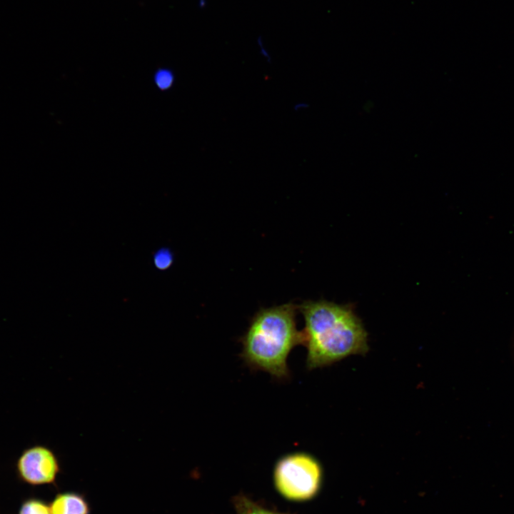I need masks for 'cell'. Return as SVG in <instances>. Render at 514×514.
I'll list each match as a JSON object with an SVG mask.
<instances>
[{
    "instance_id": "cell-1",
    "label": "cell",
    "mask_w": 514,
    "mask_h": 514,
    "mask_svg": "<svg viewBox=\"0 0 514 514\" xmlns=\"http://www.w3.org/2000/svg\"><path fill=\"white\" fill-rule=\"evenodd\" d=\"M300 310L305 321L301 333L308 370L368 351V333L351 305L309 301L303 303Z\"/></svg>"
},
{
    "instance_id": "cell-2",
    "label": "cell",
    "mask_w": 514,
    "mask_h": 514,
    "mask_svg": "<svg viewBox=\"0 0 514 514\" xmlns=\"http://www.w3.org/2000/svg\"><path fill=\"white\" fill-rule=\"evenodd\" d=\"M293 303L262 309L252 318L241 337V357L254 371L269 373L278 381L290 378L288 357L294 347L303 343L296 328Z\"/></svg>"
},
{
    "instance_id": "cell-3",
    "label": "cell",
    "mask_w": 514,
    "mask_h": 514,
    "mask_svg": "<svg viewBox=\"0 0 514 514\" xmlns=\"http://www.w3.org/2000/svg\"><path fill=\"white\" fill-rule=\"evenodd\" d=\"M276 490L293 502L307 501L319 492L323 480V468L311 454L296 451L278 459L273 468Z\"/></svg>"
},
{
    "instance_id": "cell-4",
    "label": "cell",
    "mask_w": 514,
    "mask_h": 514,
    "mask_svg": "<svg viewBox=\"0 0 514 514\" xmlns=\"http://www.w3.org/2000/svg\"><path fill=\"white\" fill-rule=\"evenodd\" d=\"M18 480L31 486L54 484L60 464L54 452L43 445L26 448L15 463Z\"/></svg>"
},
{
    "instance_id": "cell-5",
    "label": "cell",
    "mask_w": 514,
    "mask_h": 514,
    "mask_svg": "<svg viewBox=\"0 0 514 514\" xmlns=\"http://www.w3.org/2000/svg\"><path fill=\"white\" fill-rule=\"evenodd\" d=\"M49 505L51 514L90 513V506L85 497L75 492L59 493Z\"/></svg>"
},
{
    "instance_id": "cell-6",
    "label": "cell",
    "mask_w": 514,
    "mask_h": 514,
    "mask_svg": "<svg viewBox=\"0 0 514 514\" xmlns=\"http://www.w3.org/2000/svg\"><path fill=\"white\" fill-rule=\"evenodd\" d=\"M236 514H287L268 509L243 493L233 498Z\"/></svg>"
},
{
    "instance_id": "cell-7",
    "label": "cell",
    "mask_w": 514,
    "mask_h": 514,
    "mask_svg": "<svg viewBox=\"0 0 514 514\" xmlns=\"http://www.w3.org/2000/svg\"><path fill=\"white\" fill-rule=\"evenodd\" d=\"M17 514H51L50 505L41 498L28 497L24 498Z\"/></svg>"
},
{
    "instance_id": "cell-8",
    "label": "cell",
    "mask_w": 514,
    "mask_h": 514,
    "mask_svg": "<svg viewBox=\"0 0 514 514\" xmlns=\"http://www.w3.org/2000/svg\"><path fill=\"white\" fill-rule=\"evenodd\" d=\"M172 253L168 248H161L153 255V263L158 270L168 268L173 263Z\"/></svg>"
},
{
    "instance_id": "cell-9",
    "label": "cell",
    "mask_w": 514,
    "mask_h": 514,
    "mask_svg": "<svg viewBox=\"0 0 514 514\" xmlns=\"http://www.w3.org/2000/svg\"><path fill=\"white\" fill-rule=\"evenodd\" d=\"M173 75L167 70H161L157 73L156 81L161 89H167L173 83Z\"/></svg>"
},
{
    "instance_id": "cell-10",
    "label": "cell",
    "mask_w": 514,
    "mask_h": 514,
    "mask_svg": "<svg viewBox=\"0 0 514 514\" xmlns=\"http://www.w3.org/2000/svg\"><path fill=\"white\" fill-rule=\"evenodd\" d=\"M307 107V105L305 103H298L295 105L294 109L296 111L303 110V109H305Z\"/></svg>"
}]
</instances>
